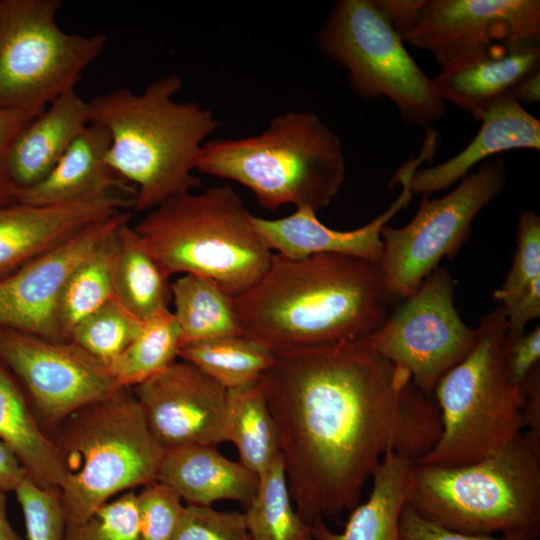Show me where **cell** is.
I'll list each match as a JSON object with an SVG mask.
<instances>
[{"mask_svg": "<svg viewBox=\"0 0 540 540\" xmlns=\"http://www.w3.org/2000/svg\"><path fill=\"white\" fill-rule=\"evenodd\" d=\"M275 353L244 335L196 342L181 347L179 357L226 389L256 381L270 369Z\"/></svg>", "mask_w": 540, "mask_h": 540, "instance_id": "30", "label": "cell"}, {"mask_svg": "<svg viewBox=\"0 0 540 540\" xmlns=\"http://www.w3.org/2000/svg\"><path fill=\"white\" fill-rule=\"evenodd\" d=\"M518 103H536L540 100V71L520 82L510 95Z\"/></svg>", "mask_w": 540, "mask_h": 540, "instance_id": "46", "label": "cell"}, {"mask_svg": "<svg viewBox=\"0 0 540 540\" xmlns=\"http://www.w3.org/2000/svg\"><path fill=\"white\" fill-rule=\"evenodd\" d=\"M140 518L134 490L100 506L84 522L66 526L63 540H139Z\"/></svg>", "mask_w": 540, "mask_h": 540, "instance_id": "34", "label": "cell"}, {"mask_svg": "<svg viewBox=\"0 0 540 540\" xmlns=\"http://www.w3.org/2000/svg\"><path fill=\"white\" fill-rule=\"evenodd\" d=\"M182 86V78L170 74L140 94L121 87L87 101L90 123L110 135L106 163L136 190L135 212L200 186L197 159L219 122L197 102H176Z\"/></svg>", "mask_w": 540, "mask_h": 540, "instance_id": "3", "label": "cell"}, {"mask_svg": "<svg viewBox=\"0 0 540 540\" xmlns=\"http://www.w3.org/2000/svg\"><path fill=\"white\" fill-rule=\"evenodd\" d=\"M21 506L28 540H63L66 521L58 489H45L28 475L14 490Z\"/></svg>", "mask_w": 540, "mask_h": 540, "instance_id": "36", "label": "cell"}, {"mask_svg": "<svg viewBox=\"0 0 540 540\" xmlns=\"http://www.w3.org/2000/svg\"><path fill=\"white\" fill-rule=\"evenodd\" d=\"M244 517L251 540H313L293 506L281 455L259 476Z\"/></svg>", "mask_w": 540, "mask_h": 540, "instance_id": "32", "label": "cell"}, {"mask_svg": "<svg viewBox=\"0 0 540 540\" xmlns=\"http://www.w3.org/2000/svg\"><path fill=\"white\" fill-rule=\"evenodd\" d=\"M130 221L117 230L113 268L114 298L141 321L168 308L171 283L165 271L144 248Z\"/></svg>", "mask_w": 540, "mask_h": 540, "instance_id": "26", "label": "cell"}, {"mask_svg": "<svg viewBox=\"0 0 540 540\" xmlns=\"http://www.w3.org/2000/svg\"><path fill=\"white\" fill-rule=\"evenodd\" d=\"M142 322L113 298L79 322L68 341L106 364L133 341Z\"/></svg>", "mask_w": 540, "mask_h": 540, "instance_id": "33", "label": "cell"}, {"mask_svg": "<svg viewBox=\"0 0 540 540\" xmlns=\"http://www.w3.org/2000/svg\"><path fill=\"white\" fill-rule=\"evenodd\" d=\"M455 280L436 268L369 337L373 347L405 370L434 397L440 379L474 348L478 329L461 319L454 304Z\"/></svg>", "mask_w": 540, "mask_h": 540, "instance_id": "12", "label": "cell"}, {"mask_svg": "<svg viewBox=\"0 0 540 540\" xmlns=\"http://www.w3.org/2000/svg\"><path fill=\"white\" fill-rule=\"evenodd\" d=\"M117 230L75 268L62 290L57 321L65 340L79 322L114 298Z\"/></svg>", "mask_w": 540, "mask_h": 540, "instance_id": "31", "label": "cell"}, {"mask_svg": "<svg viewBox=\"0 0 540 540\" xmlns=\"http://www.w3.org/2000/svg\"><path fill=\"white\" fill-rule=\"evenodd\" d=\"M441 70L495 43H540L539 0H425L403 37Z\"/></svg>", "mask_w": 540, "mask_h": 540, "instance_id": "14", "label": "cell"}, {"mask_svg": "<svg viewBox=\"0 0 540 540\" xmlns=\"http://www.w3.org/2000/svg\"><path fill=\"white\" fill-rule=\"evenodd\" d=\"M172 540H251L244 513L186 505Z\"/></svg>", "mask_w": 540, "mask_h": 540, "instance_id": "38", "label": "cell"}, {"mask_svg": "<svg viewBox=\"0 0 540 540\" xmlns=\"http://www.w3.org/2000/svg\"><path fill=\"white\" fill-rule=\"evenodd\" d=\"M522 415L524 430L540 433V367L534 370L525 386Z\"/></svg>", "mask_w": 540, "mask_h": 540, "instance_id": "44", "label": "cell"}, {"mask_svg": "<svg viewBox=\"0 0 540 540\" xmlns=\"http://www.w3.org/2000/svg\"><path fill=\"white\" fill-rule=\"evenodd\" d=\"M89 124L88 102L76 90L48 104L12 145L9 169L17 188L26 189L43 180Z\"/></svg>", "mask_w": 540, "mask_h": 540, "instance_id": "23", "label": "cell"}, {"mask_svg": "<svg viewBox=\"0 0 540 540\" xmlns=\"http://www.w3.org/2000/svg\"><path fill=\"white\" fill-rule=\"evenodd\" d=\"M5 493L0 489V540H22L8 520Z\"/></svg>", "mask_w": 540, "mask_h": 540, "instance_id": "47", "label": "cell"}, {"mask_svg": "<svg viewBox=\"0 0 540 540\" xmlns=\"http://www.w3.org/2000/svg\"><path fill=\"white\" fill-rule=\"evenodd\" d=\"M47 435L63 475L66 526L84 522L113 496L156 481L165 452L125 387L76 410Z\"/></svg>", "mask_w": 540, "mask_h": 540, "instance_id": "6", "label": "cell"}, {"mask_svg": "<svg viewBox=\"0 0 540 540\" xmlns=\"http://www.w3.org/2000/svg\"><path fill=\"white\" fill-rule=\"evenodd\" d=\"M243 335L274 353L366 339L388 316L381 267L364 259L273 254L263 276L233 297Z\"/></svg>", "mask_w": 540, "mask_h": 540, "instance_id": "2", "label": "cell"}, {"mask_svg": "<svg viewBox=\"0 0 540 540\" xmlns=\"http://www.w3.org/2000/svg\"><path fill=\"white\" fill-rule=\"evenodd\" d=\"M507 171L500 157L488 159L447 195H422L414 217L403 227L385 225L380 262L389 303L412 295L444 257L454 255L470 237L472 222L505 188Z\"/></svg>", "mask_w": 540, "mask_h": 540, "instance_id": "11", "label": "cell"}, {"mask_svg": "<svg viewBox=\"0 0 540 540\" xmlns=\"http://www.w3.org/2000/svg\"><path fill=\"white\" fill-rule=\"evenodd\" d=\"M540 71V43H495L432 78L439 97L482 118L496 101L510 96Z\"/></svg>", "mask_w": 540, "mask_h": 540, "instance_id": "19", "label": "cell"}, {"mask_svg": "<svg viewBox=\"0 0 540 540\" xmlns=\"http://www.w3.org/2000/svg\"><path fill=\"white\" fill-rule=\"evenodd\" d=\"M139 540H172L185 506L178 493L166 484L151 482L137 494Z\"/></svg>", "mask_w": 540, "mask_h": 540, "instance_id": "37", "label": "cell"}, {"mask_svg": "<svg viewBox=\"0 0 540 540\" xmlns=\"http://www.w3.org/2000/svg\"><path fill=\"white\" fill-rule=\"evenodd\" d=\"M227 435L238 450L239 462L257 476L281 455L261 378L228 389Z\"/></svg>", "mask_w": 540, "mask_h": 540, "instance_id": "28", "label": "cell"}, {"mask_svg": "<svg viewBox=\"0 0 540 540\" xmlns=\"http://www.w3.org/2000/svg\"><path fill=\"white\" fill-rule=\"evenodd\" d=\"M420 163L419 159L411 160L396 173L390 185L400 183V195L382 214L360 228L349 231L329 228L320 222L316 212L307 208H298L291 215L278 219L252 215L253 226L271 252L287 259L340 254L380 264L382 229L411 201L413 194L409 182Z\"/></svg>", "mask_w": 540, "mask_h": 540, "instance_id": "17", "label": "cell"}, {"mask_svg": "<svg viewBox=\"0 0 540 540\" xmlns=\"http://www.w3.org/2000/svg\"><path fill=\"white\" fill-rule=\"evenodd\" d=\"M27 473L13 451L0 440V489L14 491Z\"/></svg>", "mask_w": 540, "mask_h": 540, "instance_id": "45", "label": "cell"}, {"mask_svg": "<svg viewBox=\"0 0 540 540\" xmlns=\"http://www.w3.org/2000/svg\"><path fill=\"white\" fill-rule=\"evenodd\" d=\"M537 278H540V218L534 211L527 210L519 215L512 265L493 297L504 309Z\"/></svg>", "mask_w": 540, "mask_h": 540, "instance_id": "35", "label": "cell"}, {"mask_svg": "<svg viewBox=\"0 0 540 540\" xmlns=\"http://www.w3.org/2000/svg\"><path fill=\"white\" fill-rule=\"evenodd\" d=\"M502 354L507 372L523 397L531 374L540 367V326L515 336L505 334Z\"/></svg>", "mask_w": 540, "mask_h": 540, "instance_id": "40", "label": "cell"}, {"mask_svg": "<svg viewBox=\"0 0 540 540\" xmlns=\"http://www.w3.org/2000/svg\"><path fill=\"white\" fill-rule=\"evenodd\" d=\"M407 503L448 529L540 536V433L524 430L470 464H412Z\"/></svg>", "mask_w": 540, "mask_h": 540, "instance_id": "5", "label": "cell"}, {"mask_svg": "<svg viewBox=\"0 0 540 540\" xmlns=\"http://www.w3.org/2000/svg\"><path fill=\"white\" fill-rule=\"evenodd\" d=\"M400 540H537L519 534L478 535L448 529L419 515L407 502L399 522Z\"/></svg>", "mask_w": 540, "mask_h": 540, "instance_id": "41", "label": "cell"}, {"mask_svg": "<svg viewBox=\"0 0 540 540\" xmlns=\"http://www.w3.org/2000/svg\"><path fill=\"white\" fill-rule=\"evenodd\" d=\"M0 363L22 387L46 433L76 410L123 388L104 362L73 342L1 326Z\"/></svg>", "mask_w": 540, "mask_h": 540, "instance_id": "13", "label": "cell"}, {"mask_svg": "<svg viewBox=\"0 0 540 540\" xmlns=\"http://www.w3.org/2000/svg\"><path fill=\"white\" fill-rule=\"evenodd\" d=\"M131 213L96 222L0 279V326L53 341L65 340L57 321L62 290L75 268Z\"/></svg>", "mask_w": 540, "mask_h": 540, "instance_id": "16", "label": "cell"}, {"mask_svg": "<svg viewBox=\"0 0 540 540\" xmlns=\"http://www.w3.org/2000/svg\"><path fill=\"white\" fill-rule=\"evenodd\" d=\"M156 481L174 489L187 505L234 500L246 508L259 478L239 461L224 457L216 446L191 445L164 452Z\"/></svg>", "mask_w": 540, "mask_h": 540, "instance_id": "21", "label": "cell"}, {"mask_svg": "<svg viewBox=\"0 0 540 540\" xmlns=\"http://www.w3.org/2000/svg\"><path fill=\"white\" fill-rule=\"evenodd\" d=\"M480 121L479 131L462 151L441 164L414 171L409 182L413 195L442 191L501 152L540 149V121L511 96L492 104Z\"/></svg>", "mask_w": 540, "mask_h": 540, "instance_id": "20", "label": "cell"}, {"mask_svg": "<svg viewBox=\"0 0 540 540\" xmlns=\"http://www.w3.org/2000/svg\"><path fill=\"white\" fill-rule=\"evenodd\" d=\"M0 440L13 451L37 485L60 489L63 475L53 444L22 387L1 363Z\"/></svg>", "mask_w": 540, "mask_h": 540, "instance_id": "25", "label": "cell"}, {"mask_svg": "<svg viewBox=\"0 0 540 540\" xmlns=\"http://www.w3.org/2000/svg\"><path fill=\"white\" fill-rule=\"evenodd\" d=\"M412 464L397 454H387L372 475L368 499L351 510L344 531L335 533L323 520L315 521L313 540H400L399 522Z\"/></svg>", "mask_w": 540, "mask_h": 540, "instance_id": "24", "label": "cell"}, {"mask_svg": "<svg viewBox=\"0 0 540 540\" xmlns=\"http://www.w3.org/2000/svg\"><path fill=\"white\" fill-rule=\"evenodd\" d=\"M44 109L0 110V206L18 202L19 189L9 169L11 148L20 132Z\"/></svg>", "mask_w": 540, "mask_h": 540, "instance_id": "39", "label": "cell"}, {"mask_svg": "<svg viewBox=\"0 0 540 540\" xmlns=\"http://www.w3.org/2000/svg\"><path fill=\"white\" fill-rule=\"evenodd\" d=\"M477 342L438 382L441 434L419 462L461 466L491 455L524 431L523 397L505 367L506 319L499 306L480 319Z\"/></svg>", "mask_w": 540, "mask_h": 540, "instance_id": "8", "label": "cell"}, {"mask_svg": "<svg viewBox=\"0 0 540 540\" xmlns=\"http://www.w3.org/2000/svg\"><path fill=\"white\" fill-rule=\"evenodd\" d=\"M252 215L225 184L172 196L133 228L168 276L206 277L235 297L263 276L274 254L255 230Z\"/></svg>", "mask_w": 540, "mask_h": 540, "instance_id": "7", "label": "cell"}, {"mask_svg": "<svg viewBox=\"0 0 540 540\" xmlns=\"http://www.w3.org/2000/svg\"><path fill=\"white\" fill-rule=\"evenodd\" d=\"M128 207H132V200L115 193L61 204L16 202L0 206V279Z\"/></svg>", "mask_w": 540, "mask_h": 540, "instance_id": "18", "label": "cell"}, {"mask_svg": "<svg viewBox=\"0 0 540 540\" xmlns=\"http://www.w3.org/2000/svg\"><path fill=\"white\" fill-rule=\"evenodd\" d=\"M180 349L176 319L164 308L144 320L133 341L106 366L120 387L132 388L172 365Z\"/></svg>", "mask_w": 540, "mask_h": 540, "instance_id": "29", "label": "cell"}, {"mask_svg": "<svg viewBox=\"0 0 540 540\" xmlns=\"http://www.w3.org/2000/svg\"><path fill=\"white\" fill-rule=\"evenodd\" d=\"M110 141L106 129L90 123L43 180L18 191L17 201L61 204L114 193L115 189L123 190L134 199L135 188L120 179L106 163Z\"/></svg>", "mask_w": 540, "mask_h": 540, "instance_id": "22", "label": "cell"}, {"mask_svg": "<svg viewBox=\"0 0 540 540\" xmlns=\"http://www.w3.org/2000/svg\"><path fill=\"white\" fill-rule=\"evenodd\" d=\"M173 315L181 347L217 338L243 335L233 296L213 280L183 274L171 283Z\"/></svg>", "mask_w": 540, "mask_h": 540, "instance_id": "27", "label": "cell"}, {"mask_svg": "<svg viewBox=\"0 0 540 540\" xmlns=\"http://www.w3.org/2000/svg\"><path fill=\"white\" fill-rule=\"evenodd\" d=\"M394 30L403 37L413 27L425 0H373Z\"/></svg>", "mask_w": 540, "mask_h": 540, "instance_id": "43", "label": "cell"}, {"mask_svg": "<svg viewBox=\"0 0 540 540\" xmlns=\"http://www.w3.org/2000/svg\"><path fill=\"white\" fill-rule=\"evenodd\" d=\"M403 42L373 0L337 1L317 34L319 50L346 69L357 96L386 97L409 124L438 121L445 102Z\"/></svg>", "mask_w": 540, "mask_h": 540, "instance_id": "9", "label": "cell"}, {"mask_svg": "<svg viewBox=\"0 0 540 540\" xmlns=\"http://www.w3.org/2000/svg\"><path fill=\"white\" fill-rule=\"evenodd\" d=\"M61 0H0V110L44 108L75 90L108 36L57 24Z\"/></svg>", "mask_w": 540, "mask_h": 540, "instance_id": "10", "label": "cell"}, {"mask_svg": "<svg viewBox=\"0 0 540 540\" xmlns=\"http://www.w3.org/2000/svg\"><path fill=\"white\" fill-rule=\"evenodd\" d=\"M503 311L505 334L515 336L524 333L526 325L540 316V278L533 280Z\"/></svg>", "mask_w": 540, "mask_h": 540, "instance_id": "42", "label": "cell"}, {"mask_svg": "<svg viewBox=\"0 0 540 540\" xmlns=\"http://www.w3.org/2000/svg\"><path fill=\"white\" fill-rule=\"evenodd\" d=\"M164 451L228 441V389L182 360L131 388Z\"/></svg>", "mask_w": 540, "mask_h": 540, "instance_id": "15", "label": "cell"}, {"mask_svg": "<svg viewBox=\"0 0 540 540\" xmlns=\"http://www.w3.org/2000/svg\"><path fill=\"white\" fill-rule=\"evenodd\" d=\"M275 354L261 380L291 499L307 524L359 504L387 454L415 464L438 441L435 398L368 338Z\"/></svg>", "mask_w": 540, "mask_h": 540, "instance_id": "1", "label": "cell"}, {"mask_svg": "<svg viewBox=\"0 0 540 540\" xmlns=\"http://www.w3.org/2000/svg\"><path fill=\"white\" fill-rule=\"evenodd\" d=\"M196 171L243 185L267 210L293 205L317 213L339 193L346 166L338 135L316 114L291 111L257 135L208 140Z\"/></svg>", "mask_w": 540, "mask_h": 540, "instance_id": "4", "label": "cell"}]
</instances>
